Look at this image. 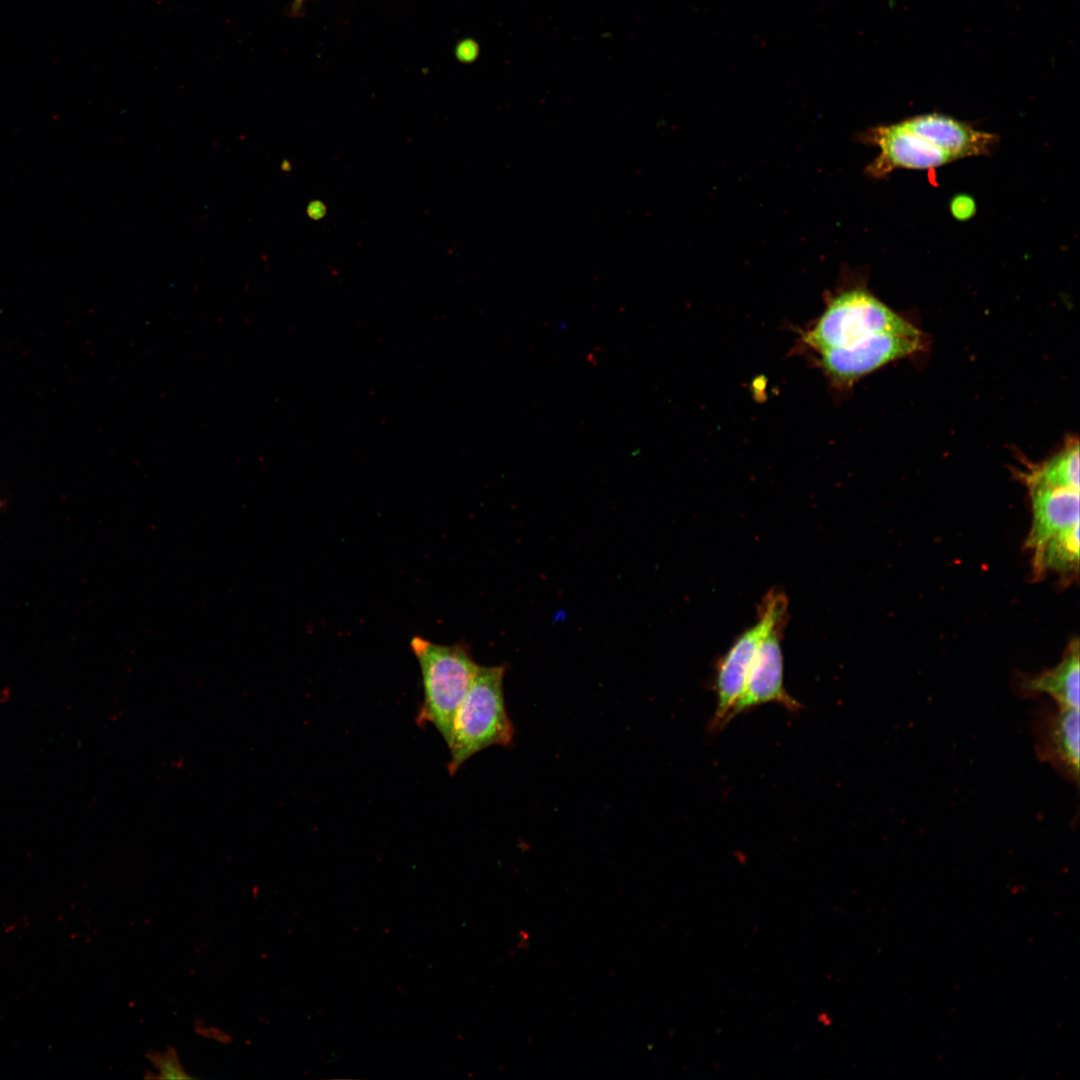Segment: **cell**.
I'll use <instances>...</instances> for the list:
<instances>
[{"instance_id": "cell-1", "label": "cell", "mask_w": 1080, "mask_h": 1080, "mask_svg": "<svg viewBox=\"0 0 1080 1080\" xmlns=\"http://www.w3.org/2000/svg\"><path fill=\"white\" fill-rule=\"evenodd\" d=\"M860 138L879 148L876 158L866 167V173L874 178L896 169H931L986 155L998 140L992 133L939 113L869 128Z\"/></svg>"}, {"instance_id": "cell-2", "label": "cell", "mask_w": 1080, "mask_h": 1080, "mask_svg": "<svg viewBox=\"0 0 1080 1080\" xmlns=\"http://www.w3.org/2000/svg\"><path fill=\"white\" fill-rule=\"evenodd\" d=\"M505 673V665L478 666L453 718L447 743L450 776L482 750L512 743L514 726L507 713L503 692Z\"/></svg>"}, {"instance_id": "cell-3", "label": "cell", "mask_w": 1080, "mask_h": 1080, "mask_svg": "<svg viewBox=\"0 0 1080 1080\" xmlns=\"http://www.w3.org/2000/svg\"><path fill=\"white\" fill-rule=\"evenodd\" d=\"M410 648L418 661L423 685V702L416 724L432 725L447 744L455 712L479 665L463 641L443 645L414 636Z\"/></svg>"}, {"instance_id": "cell-4", "label": "cell", "mask_w": 1080, "mask_h": 1080, "mask_svg": "<svg viewBox=\"0 0 1080 1080\" xmlns=\"http://www.w3.org/2000/svg\"><path fill=\"white\" fill-rule=\"evenodd\" d=\"M893 333L921 336V332L864 288H851L832 297L806 342L819 353L850 345L866 337Z\"/></svg>"}, {"instance_id": "cell-5", "label": "cell", "mask_w": 1080, "mask_h": 1080, "mask_svg": "<svg viewBox=\"0 0 1080 1080\" xmlns=\"http://www.w3.org/2000/svg\"><path fill=\"white\" fill-rule=\"evenodd\" d=\"M788 601L779 591H770L763 599L756 623L745 630L717 665L715 677L716 707L709 729L724 728L725 718L743 691L754 656L763 638L777 625L785 623Z\"/></svg>"}, {"instance_id": "cell-6", "label": "cell", "mask_w": 1080, "mask_h": 1080, "mask_svg": "<svg viewBox=\"0 0 1080 1080\" xmlns=\"http://www.w3.org/2000/svg\"><path fill=\"white\" fill-rule=\"evenodd\" d=\"M922 344V336L880 333L820 352L821 364L835 384L851 385L885 364L919 351Z\"/></svg>"}, {"instance_id": "cell-7", "label": "cell", "mask_w": 1080, "mask_h": 1080, "mask_svg": "<svg viewBox=\"0 0 1080 1080\" xmlns=\"http://www.w3.org/2000/svg\"><path fill=\"white\" fill-rule=\"evenodd\" d=\"M785 623L774 627L762 640L752 661L742 693L728 712L724 727L736 716L767 703H779L789 711L801 708L784 686L781 633Z\"/></svg>"}, {"instance_id": "cell-8", "label": "cell", "mask_w": 1080, "mask_h": 1080, "mask_svg": "<svg viewBox=\"0 0 1080 1080\" xmlns=\"http://www.w3.org/2000/svg\"><path fill=\"white\" fill-rule=\"evenodd\" d=\"M1036 721V753L1074 784L1079 781V709L1056 705Z\"/></svg>"}, {"instance_id": "cell-9", "label": "cell", "mask_w": 1080, "mask_h": 1080, "mask_svg": "<svg viewBox=\"0 0 1080 1080\" xmlns=\"http://www.w3.org/2000/svg\"><path fill=\"white\" fill-rule=\"evenodd\" d=\"M1028 488L1032 519L1025 547L1035 554L1050 537L1079 523V490L1042 485Z\"/></svg>"}, {"instance_id": "cell-10", "label": "cell", "mask_w": 1080, "mask_h": 1080, "mask_svg": "<svg viewBox=\"0 0 1080 1080\" xmlns=\"http://www.w3.org/2000/svg\"><path fill=\"white\" fill-rule=\"evenodd\" d=\"M1079 640L1072 639L1054 667L1036 675L1016 679V692L1023 697L1047 695L1056 705L1079 709Z\"/></svg>"}, {"instance_id": "cell-11", "label": "cell", "mask_w": 1080, "mask_h": 1080, "mask_svg": "<svg viewBox=\"0 0 1080 1080\" xmlns=\"http://www.w3.org/2000/svg\"><path fill=\"white\" fill-rule=\"evenodd\" d=\"M1079 523L1050 537L1032 556L1034 576L1056 572L1062 577L1077 576L1079 570Z\"/></svg>"}, {"instance_id": "cell-12", "label": "cell", "mask_w": 1080, "mask_h": 1080, "mask_svg": "<svg viewBox=\"0 0 1080 1080\" xmlns=\"http://www.w3.org/2000/svg\"><path fill=\"white\" fill-rule=\"evenodd\" d=\"M1027 486L1042 485L1079 490V442L1070 440L1055 456L1022 474Z\"/></svg>"}, {"instance_id": "cell-13", "label": "cell", "mask_w": 1080, "mask_h": 1080, "mask_svg": "<svg viewBox=\"0 0 1080 1080\" xmlns=\"http://www.w3.org/2000/svg\"><path fill=\"white\" fill-rule=\"evenodd\" d=\"M152 1064L158 1071L160 1079H190L183 1069L174 1049H168L163 1053L151 1052L147 1054Z\"/></svg>"}, {"instance_id": "cell-14", "label": "cell", "mask_w": 1080, "mask_h": 1080, "mask_svg": "<svg viewBox=\"0 0 1080 1080\" xmlns=\"http://www.w3.org/2000/svg\"><path fill=\"white\" fill-rule=\"evenodd\" d=\"M950 211L954 218L964 221L974 216L976 204L970 196L959 194L951 200Z\"/></svg>"}, {"instance_id": "cell-15", "label": "cell", "mask_w": 1080, "mask_h": 1080, "mask_svg": "<svg viewBox=\"0 0 1080 1080\" xmlns=\"http://www.w3.org/2000/svg\"><path fill=\"white\" fill-rule=\"evenodd\" d=\"M303 0H296L297 3H301Z\"/></svg>"}]
</instances>
